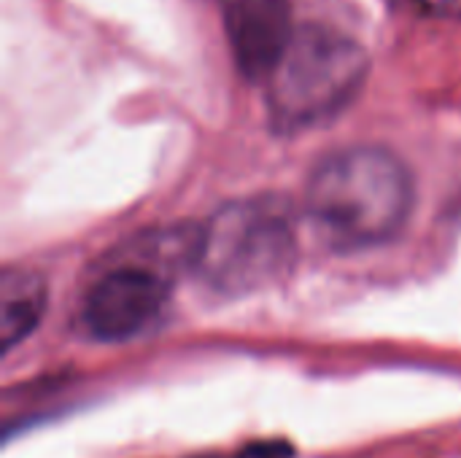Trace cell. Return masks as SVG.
Segmentation results:
<instances>
[{
	"label": "cell",
	"mask_w": 461,
	"mask_h": 458,
	"mask_svg": "<svg viewBox=\"0 0 461 458\" xmlns=\"http://www.w3.org/2000/svg\"><path fill=\"white\" fill-rule=\"evenodd\" d=\"M297 262V224L286 200L249 197L203 224L194 273L219 294L243 297L281 283Z\"/></svg>",
	"instance_id": "cell-3"
},
{
	"label": "cell",
	"mask_w": 461,
	"mask_h": 458,
	"mask_svg": "<svg viewBox=\"0 0 461 458\" xmlns=\"http://www.w3.org/2000/svg\"><path fill=\"white\" fill-rule=\"evenodd\" d=\"M367 73L370 59L351 35L316 22L297 27L265 78L273 130L294 135L335 119L357 100Z\"/></svg>",
	"instance_id": "cell-2"
},
{
	"label": "cell",
	"mask_w": 461,
	"mask_h": 458,
	"mask_svg": "<svg viewBox=\"0 0 461 458\" xmlns=\"http://www.w3.org/2000/svg\"><path fill=\"white\" fill-rule=\"evenodd\" d=\"M289 456V448L286 443H270V445H251L243 458H281Z\"/></svg>",
	"instance_id": "cell-7"
},
{
	"label": "cell",
	"mask_w": 461,
	"mask_h": 458,
	"mask_svg": "<svg viewBox=\"0 0 461 458\" xmlns=\"http://www.w3.org/2000/svg\"><path fill=\"white\" fill-rule=\"evenodd\" d=\"M46 310V283L38 273L8 267L0 278V346L8 354L30 337Z\"/></svg>",
	"instance_id": "cell-6"
},
{
	"label": "cell",
	"mask_w": 461,
	"mask_h": 458,
	"mask_svg": "<svg viewBox=\"0 0 461 458\" xmlns=\"http://www.w3.org/2000/svg\"><path fill=\"white\" fill-rule=\"evenodd\" d=\"M413 211L405 162L381 146H348L324 157L305 186V213L340 248L392 240Z\"/></svg>",
	"instance_id": "cell-1"
},
{
	"label": "cell",
	"mask_w": 461,
	"mask_h": 458,
	"mask_svg": "<svg viewBox=\"0 0 461 458\" xmlns=\"http://www.w3.org/2000/svg\"><path fill=\"white\" fill-rule=\"evenodd\" d=\"M424 3V8H429V11H448L451 5H456L459 0H421Z\"/></svg>",
	"instance_id": "cell-8"
},
{
	"label": "cell",
	"mask_w": 461,
	"mask_h": 458,
	"mask_svg": "<svg viewBox=\"0 0 461 458\" xmlns=\"http://www.w3.org/2000/svg\"><path fill=\"white\" fill-rule=\"evenodd\" d=\"M170 275L130 256H119L84 297V327L95 340L124 343L140 335L162 313L170 297Z\"/></svg>",
	"instance_id": "cell-4"
},
{
	"label": "cell",
	"mask_w": 461,
	"mask_h": 458,
	"mask_svg": "<svg viewBox=\"0 0 461 458\" xmlns=\"http://www.w3.org/2000/svg\"><path fill=\"white\" fill-rule=\"evenodd\" d=\"M224 30L240 73L265 81L294 38L289 0H227Z\"/></svg>",
	"instance_id": "cell-5"
}]
</instances>
